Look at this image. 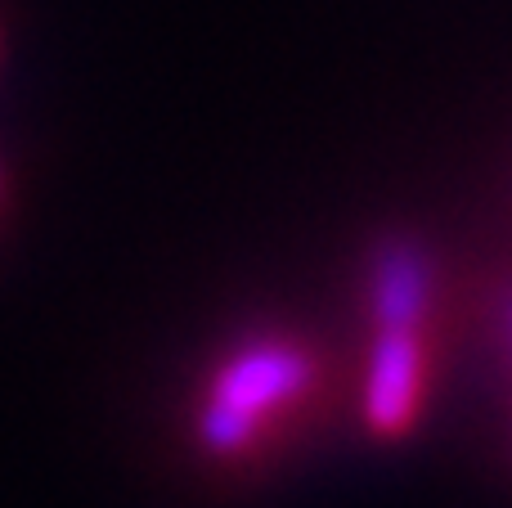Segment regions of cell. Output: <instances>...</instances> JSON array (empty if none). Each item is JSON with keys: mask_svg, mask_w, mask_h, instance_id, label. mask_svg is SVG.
<instances>
[{"mask_svg": "<svg viewBox=\"0 0 512 508\" xmlns=\"http://www.w3.org/2000/svg\"><path fill=\"white\" fill-rule=\"evenodd\" d=\"M324 356L310 338L261 329L239 338L203 374L189 410L194 450L239 468L261 459L324 392Z\"/></svg>", "mask_w": 512, "mask_h": 508, "instance_id": "obj_1", "label": "cell"}, {"mask_svg": "<svg viewBox=\"0 0 512 508\" xmlns=\"http://www.w3.org/2000/svg\"><path fill=\"white\" fill-rule=\"evenodd\" d=\"M432 329H373L360 383V419L369 437L400 441L414 432L432 383Z\"/></svg>", "mask_w": 512, "mask_h": 508, "instance_id": "obj_2", "label": "cell"}, {"mask_svg": "<svg viewBox=\"0 0 512 508\" xmlns=\"http://www.w3.org/2000/svg\"><path fill=\"white\" fill-rule=\"evenodd\" d=\"M436 297H441V275L418 239L391 234L373 248L364 284L373 329H432Z\"/></svg>", "mask_w": 512, "mask_h": 508, "instance_id": "obj_3", "label": "cell"}, {"mask_svg": "<svg viewBox=\"0 0 512 508\" xmlns=\"http://www.w3.org/2000/svg\"><path fill=\"white\" fill-rule=\"evenodd\" d=\"M495 329H499V342H504V351L512 356V284L499 288V297H495Z\"/></svg>", "mask_w": 512, "mask_h": 508, "instance_id": "obj_4", "label": "cell"}]
</instances>
